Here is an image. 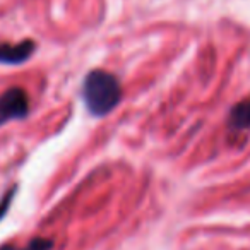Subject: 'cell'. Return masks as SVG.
Returning <instances> with one entry per match:
<instances>
[{
  "label": "cell",
  "mask_w": 250,
  "mask_h": 250,
  "mask_svg": "<svg viewBox=\"0 0 250 250\" xmlns=\"http://www.w3.org/2000/svg\"><path fill=\"white\" fill-rule=\"evenodd\" d=\"M36 50L33 40H24L19 43H0V63L2 65H19L31 59Z\"/></svg>",
  "instance_id": "obj_3"
},
{
  "label": "cell",
  "mask_w": 250,
  "mask_h": 250,
  "mask_svg": "<svg viewBox=\"0 0 250 250\" xmlns=\"http://www.w3.org/2000/svg\"><path fill=\"white\" fill-rule=\"evenodd\" d=\"M29 113V98L22 87H9L0 94V127L12 120H22Z\"/></svg>",
  "instance_id": "obj_2"
},
{
  "label": "cell",
  "mask_w": 250,
  "mask_h": 250,
  "mask_svg": "<svg viewBox=\"0 0 250 250\" xmlns=\"http://www.w3.org/2000/svg\"><path fill=\"white\" fill-rule=\"evenodd\" d=\"M16 192H18V187H11L7 190V194L4 195V197L0 199V221L5 218V214H7V211H9V208H11V204H12V201H14V195H16Z\"/></svg>",
  "instance_id": "obj_5"
},
{
  "label": "cell",
  "mask_w": 250,
  "mask_h": 250,
  "mask_svg": "<svg viewBox=\"0 0 250 250\" xmlns=\"http://www.w3.org/2000/svg\"><path fill=\"white\" fill-rule=\"evenodd\" d=\"M53 247V242L48 238H33L24 249L21 250H50Z\"/></svg>",
  "instance_id": "obj_6"
},
{
  "label": "cell",
  "mask_w": 250,
  "mask_h": 250,
  "mask_svg": "<svg viewBox=\"0 0 250 250\" xmlns=\"http://www.w3.org/2000/svg\"><path fill=\"white\" fill-rule=\"evenodd\" d=\"M83 98L94 117L108 115L122 100V86L113 74L91 70L83 83Z\"/></svg>",
  "instance_id": "obj_1"
},
{
  "label": "cell",
  "mask_w": 250,
  "mask_h": 250,
  "mask_svg": "<svg viewBox=\"0 0 250 250\" xmlns=\"http://www.w3.org/2000/svg\"><path fill=\"white\" fill-rule=\"evenodd\" d=\"M228 130L229 132H245L250 130V96L236 103L229 110L228 117Z\"/></svg>",
  "instance_id": "obj_4"
}]
</instances>
